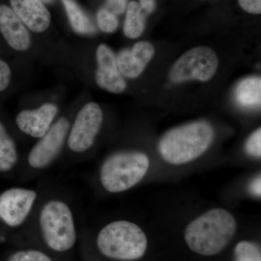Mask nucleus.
<instances>
[{
    "instance_id": "1",
    "label": "nucleus",
    "mask_w": 261,
    "mask_h": 261,
    "mask_svg": "<svg viewBox=\"0 0 261 261\" xmlns=\"http://www.w3.org/2000/svg\"><path fill=\"white\" fill-rule=\"evenodd\" d=\"M80 222L83 221L71 192L50 181L23 230L35 231L51 251L65 253L76 245Z\"/></svg>"
},
{
    "instance_id": "2",
    "label": "nucleus",
    "mask_w": 261,
    "mask_h": 261,
    "mask_svg": "<svg viewBox=\"0 0 261 261\" xmlns=\"http://www.w3.org/2000/svg\"><path fill=\"white\" fill-rule=\"evenodd\" d=\"M73 118L68 115L58 117L47 133L36 140L34 145L23 154L17 174L20 184L39 179L55 166L59 165Z\"/></svg>"
},
{
    "instance_id": "3",
    "label": "nucleus",
    "mask_w": 261,
    "mask_h": 261,
    "mask_svg": "<svg viewBox=\"0 0 261 261\" xmlns=\"http://www.w3.org/2000/svg\"><path fill=\"white\" fill-rule=\"evenodd\" d=\"M236 220L228 211L214 208L199 216L187 226L185 241L190 249L202 255L219 253L232 240Z\"/></svg>"
},
{
    "instance_id": "4",
    "label": "nucleus",
    "mask_w": 261,
    "mask_h": 261,
    "mask_svg": "<svg viewBox=\"0 0 261 261\" xmlns=\"http://www.w3.org/2000/svg\"><path fill=\"white\" fill-rule=\"evenodd\" d=\"M214 132L210 123L195 121L168 132L160 141L161 157L172 165H182L197 159L210 147Z\"/></svg>"
},
{
    "instance_id": "5",
    "label": "nucleus",
    "mask_w": 261,
    "mask_h": 261,
    "mask_svg": "<svg viewBox=\"0 0 261 261\" xmlns=\"http://www.w3.org/2000/svg\"><path fill=\"white\" fill-rule=\"evenodd\" d=\"M95 243L103 256L119 261L139 260L147 248L143 230L127 220H116L105 225L98 231Z\"/></svg>"
},
{
    "instance_id": "6",
    "label": "nucleus",
    "mask_w": 261,
    "mask_h": 261,
    "mask_svg": "<svg viewBox=\"0 0 261 261\" xmlns=\"http://www.w3.org/2000/svg\"><path fill=\"white\" fill-rule=\"evenodd\" d=\"M104 123L102 108L94 102H87L80 108L72 120L67 137L61 168L84 163L97 142Z\"/></svg>"
},
{
    "instance_id": "7",
    "label": "nucleus",
    "mask_w": 261,
    "mask_h": 261,
    "mask_svg": "<svg viewBox=\"0 0 261 261\" xmlns=\"http://www.w3.org/2000/svg\"><path fill=\"white\" fill-rule=\"evenodd\" d=\"M149 167V160L143 152H113L101 163L98 168V183L108 193L126 192L143 179Z\"/></svg>"
},
{
    "instance_id": "8",
    "label": "nucleus",
    "mask_w": 261,
    "mask_h": 261,
    "mask_svg": "<svg viewBox=\"0 0 261 261\" xmlns=\"http://www.w3.org/2000/svg\"><path fill=\"white\" fill-rule=\"evenodd\" d=\"M219 59L210 47L200 46L192 48L180 57L170 71V80L173 83L190 80L207 82L216 74Z\"/></svg>"
},
{
    "instance_id": "9",
    "label": "nucleus",
    "mask_w": 261,
    "mask_h": 261,
    "mask_svg": "<svg viewBox=\"0 0 261 261\" xmlns=\"http://www.w3.org/2000/svg\"><path fill=\"white\" fill-rule=\"evenodd\" d=\"M60 108L53 102H45L33 109L20 111L15 123L20 133L33 140L41 138L58 119Z\"/></svg>"
},
{
    "instance_id": "10",
    "label": "nucleus",
    "mask_w": 261,
    "mask_h": 261,
    "mask_svg": "<svg viewBox=\"0 0 261 261\" xmlns=\"http://www.w3.org/2000/svg\"><path fill=\"white\" fill-rule=\"evenodd\" d=\"M97 68L95 72L96 83L100 88L111 93H122L126 83L120 73L116 56L107 44H101L96 51Z\"/></svg>"
},
{
    "instance_id": "11",
    "label": "nucleus",
    "mask_w": 261,
    "mask_h": 261,
    "mask_svg": "<svg viewBox=\"0 0 261 261\" xmlns=\"http://www.w3.org/2000/svg\"><path fill=\"white\" fill-rule=\"evenodd\" d=\"M0 32L10 47L18 51H25L32 45V37L28 29L10 7L0 5Z\"/></svg>"
},
{
    "instance_id": "12",
    "label": "nucleus",
    "mask_w": 261,
    "mask_h": 261,
    "mask_svg": "<svg viewBox=\"0 0 261 261\" xmlns=\"http://www.w3.org/2000/svg\"><path fill=\"white\" fill-rule=\"evenodd\" d=\"M154 54V48L148 42H137L132 49H123L116 56L118 70L123 76L135 79L145 70Z\"/></svg>"
},
{
    "instance_id": "13",
    "label": "nucleus",
    "mask_w": 261,
    "mask_h": 261,
    "mask_svg": "<svg viewBox=\"0 0 261 261\" xmlns=\"http://www.w3.org/2000/svg\"><path fill=\"white\" fill-rule=\"evenodd\" d=\"M10 8L29 30L39 34L49 28L50 13L40 0H10Z\"/></svg>"
},
{
    "instance_id": "14",
    "label": "nucleus",
    "mask_w": 261,
    "mask_h": 261,
    "mask_svg": "<svg viewBox=\"0 0 261 261\" xmlns=\"http://www.w3.org/2000/svg\"><path fill=\"white\" fill-rule=\"evenodd\" d=\"M22 157L14 138L0 121V173L18 174Z\"/></svg>"
},
{
    "instance_id": "15",
    "label": "nucleus",
    "mask_w": 261,
    "mask_h": 261,
    "mask_svg": "<svg viewBox=\"0 0 261 261\" xmlns=\"http://www.w3.org/2000/svg\"><path fill=\"white\" fill-rule=\"evenodd\" d=\"M235 99L242 107L257 108L261 102L260 77H249L242 80L235 89Z\"/></svg>"
},
{
    "instance_id": "16",
    "label": "nucleus",
    "mask_w": 261,
    "mask_h": 261,
    "mask_svg": "<svg viewBox=\"0 0 261 261\" xmlns=\"http://www.w3.org/2000/svg\"><path fill=\"white\" fill-rule=\"evenodd\" d=\"M61 1L68 15L70 25L75 33L82 35H89L96 32L95 27L90 18L75 0Z\"/></svg>"
},
{
    "instance_id": "17",
    "label": "nucleus",
    "mask_w": 261,
    "mask_h": 261,
    "mask_svg": "<svg viewBox=\"0 0 261 261\" xmlns=\"http://www.w3.org/2000/svg\"><path fill=\"white\" fill-rule=\"evenodd\" d=\"M145 17L140 5L137 2H130L127 6L126 19L123 32L130 39H137L142 35L145 29Z\"/></svg>"
},
{
    "instance_id": "18",
    "label": "nucleus",
    "mask_w": 261,
    "mask_h": 261,
    "mask_svg": "<svg viewBox=\"0 0 261 261\" xmlns=\"http://www.w3.org/2000/svg\"><path fill=\"white\" fill-rule=\"evenodd\" d=\"M233 261H261L260 247L252 242H240L234 248Z\"/></svg>"
},
{
    "instance_id": "19",
    "label": "nucleus",
    "mask_w": 261,
    "mask_h": 261,
    "mask_svg": "<svg viewBox=\"0 0 261 261\" xmlns=\"http://www.w3.org/2000/svg\"><path fill=\"white\" fill-rule=\"evenodd\" d=\"M6 261H54L50 255L38 249H22L13 252Z\"/></svg>"
},
{
    "instance_id": "20",
    "label": "nucleus",
    "mask_w": 261,
    "mask_h": 261,
    "mask_svg": "<svg viewBox=\"0 0 261 261\" xmlns=\"http://www.w3.org/2000/svg\"><path fill=\"white\" fill-rule=\"evenodd\" d=\"M97 21L99 29L108 34L114 32L118 27L116 15L106 8H102L98 11Z\"/></svg>"
},
{
    "instance_id": "21",
    "label": "nucleus",
    "mask_w": 261,
    "mask_h": 261,
    "mask_svg": "<svg viewBox=\"0 0 261 261\" xmlns=\"http://www.w3.org/2000/svg\"><path fill=\"white\" fill-rule=\"evenodd\" d=\"M247 153L252 157L260 158L261 155V129L258 128L249 137L245 145Z\"/></svg>"
},
{
    "instance_id": "22",
    "label": "nucleus",
    "mask_w": 261,
    "mask_h": 261,
    "mask_svg": "<svg viewBox=\"0 0 261 261\" xmlns=\"http://www.w3.org/2000/svg\"><path fill=\"white\" fill-rule=\"evenodd\" d=\"M12 78L11 68L9 65L0 60V92L8 88Z\"/></svg>"
},
{
    "instance_id": "23",
    "label": "nucleus",
    "mask_w": 261,
    "mask_h": 261,
    "mask_svg": "<svg viewBox=\"0 0 261 261\" xmlns=\"http://www.w3.org/2000/svg\"><path fill=\"white\" fill-rule=\"evenodd\" d=\"M240 6L245 11L252 14H260L261 0H238Z\"/></svg>"
},
{
    "instance_id": "24",
    "label": "nucleus",
    "mask_w": 261,
    "mask_h": 261,
    "mask_svg": "<svg viewBox=\"0 0 261 261\" xmlns=\"http://www.w3.org/2000/svg\"><path fill=\"white\" fill-rule=\"evenodd\" d=\"M128 0H107L106 9L115 15H121L127 8Z\"/></svg>"
},
{
    "instance_id": "25",
    "label": "nucleus",
    "mask_w": 261,
    "mask_h": 261,
    "mask_svg": "<svg viewBox=\"0 0 261 261\" xmlns=\"http://www.w3.org/2000/svg\"><path fill=\"white\" fill-rule=\"evenodd\" d=\"M250 192L252 195L260 197L261 195V178L260 176H257L255 179L252 180L250 185Z\"/></svg>"
},
{
    "instance_id": "26",
    "label": "nucleus",
    "mask_w": 261,
    "mask_h": 261,
    "mask_svg": "<svg viewBox=\"0 0 261 261\" xmlns=\"http://www.w3.org/2000/svg\"><path fill=\"white\" fill-rule=\"evenodd\" d=\"M140 5L142 9L145 10L147 13H152L155 6L154 0H140Z\"/></svg>"
},
{
    "instance_id": "27",
    "label": "nucleus",
    "mask_w": 261,
    "mask_h": 261,
    "mask_svg": "<svg viewBox=\"0 0 261 261\" xmlns=\"http://www.w3.org/2000/svg\"><path fill=\"white\" fill-rule=\"evenodd\" d=\"M41 2H42L43 3H47V4H48V3H53V1H54V0H40Z\"/></svg>"
}]
</instances>
